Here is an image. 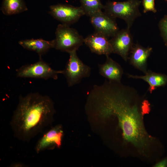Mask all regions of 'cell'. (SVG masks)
<instances>
[{"instance_id": "ba28073f", "label": "cell", "mask_w": 167, "mask_h": 167, "mask_svg": "<svg viewBox=\"0 0 167 167\" xmlns=\"http://www.w3.org/2000/svg\"><path fill=\"white\" fill-rule=\"evenodd\" d=\"M130 29L126 28L119 30L109 40L113 53L119 55L126 62L128 59V56L134 44Z\"/></svg>"}, {"instance_id": "7402d4cb", "label": "cell", "mask_w": 167, "mask_h": 167, "mask_svg": "<svg viewBox=\"0 0 167 167\" xmlns=\"http://www.w3.org/2000/svg\"><path fill=\"white\" fill-rule=\"evenodd\" d=\"M165 1H166L167 2V0H164Z\"/></svg>"}, {"instance_id": "52a82bcc", "label": "cell", "mask_w": 167, "mask_h": 167, "mask_svg": "<svg viewBox=\"0 0 167 167\" xmlns=\"http://www.w3.org/2000/svg\"><path fill=\"white\" fill-rule=\"evenodd\" d=\"M49 14L62 24L70 25L77 21L85 13L80 7L66 4H58L49 7Z\"/></svg>"}, {"instance_id": "7a4b0ae2", "label": "cell", "mask_w": 167, "mask_h": 167, "mask_svg": "<svg viewBox=\"0 0 167 167\" xmlns=\"http://www.w3.org/2000/svg\"><path fill=\"white\" fill-rule=\"evenodd\" d=\"M54 104L48 96L38 92L20 96L10 122L14 137L29 142L53 121Z\"/></svg>"}, {"instance_id": "277c9868", "label": "cell", "mask_w": 167, "mask_h": 167, "mask_svg": "<svg viewBox=\"0 0 167 167\" xmlns=\"http://www.w3.org/2000/svg\"><path fill=\"white\" fill-rule=\"evenodd\" d=\"M55 35L54 48L69 54L77 51L84 43V38L78 31L66 24L58 25Z\"/></svg>"}, {"instance_id": "5b68a950", "label": "cell", "mask_w": 167, "mask_h": 167, "mask_svg": "<svg viewBox=\"0 0 167 167\" xmlns=\"http://www.w3.org/2000/svg\"><path fill=\"white\" fill-rule=\"evenodd\" d=\"M63 70H55L44 61L41 57L36 62L21 66L16 70V75L18 77L33 78L45 80L58 79L59 74H63Z\"/></svg>"}, {"instance_id": "8992f818", "label": "cell", "mask_w": 167, "mask_h": 167, "mask_svg": "<svg viewBox=\"0 0 167 167\" xmlns=\"http://www.w3.org/2000/svg\"><path fill=\"white\" fill-rule=\"evenodd\" d=\"M69 58L63 70L69 87H72L80 82L84 78L90 76L91 68L84 64L78 57L76 51L69 53Z\"/></svg>"}, {"instance_id": "ffe728a7", "label": "cell", "mask_w": 167, "mask_h": 167, "mask_svg": "<svg viewBox=\"0 0 167 167\" xmlns=\"http://www.w3.org/2000/svg\"><path fill=\"white\" fill-rule=\"evenodd\" d=\"M153 166L154 167H167V156L157 161Z\"/></svg>"}, {"instance_id": "8fae6325", "label": "cell", "mask_w": 167, "mask_h": 167, "mask_svg": "<svg viewBox=\"0 0 167 167\" xmlns=\"http://www.w3.org/2000/svg\"><path fill=\"white\" fill-rule=\"evenodd\" d=\"M84 42L92 53L106 56L113 53L108 38L98 32H95L88 35L84 38Z\"/></svg>"}, {"instance_id": "4fadbf2b", "label": "cell", "mask_w": 167, "mask_h": 167, "mask_svg": "<svg viewBox=\"0 0 167 167\" xmlns=\"http://www.w3.org/2000/svg\"><path fill=\"white\" fill-rule=\"evenodd\" d=\"M105 62L98 64L99 74L110 81L121 82L123 71L121 66L117 62L106 56Z\"/></svg>"}, {"instance_id": "7c38bea8", "label": "cell", "mask_w": 167, "mask_h": 167, "mask_svg": "<svg viewBox=\"0 0 167 167\" xmlns=\"http://www.w3.org/2000/svg\"><path fill=\"white\" fill-rule=\"evenodd\" d=\"M152 49L150 47L145 48L138 43L134 44L128 57L130 64L145 74L148 71L147 60Z\"/></svg>"}, {"instance_id": "3957f363", "label": "cell", "mask_w": 167, "mask_h": 167, "mask_svg": "<svg viewBox=\"0 0 167 167\" xmlns=\"http://www.w3.org/2000/svg\"><path fill=\"white\" fill-rule=\"evenodd\" d=\"M141 3L139 0H128L120 2L110 1L104 6V12L112 17L124 20L127 28L130 29L135 19L141 15L139 7Z\"/></svg>"}, {"instance_id": "9a60e30c", "label": "cell", "mask_w": 167, "mask_h": 167, "mask_svg": "<svg viewBox=\"0 0 167 167\" xmlns=\"http://www.w3.org/2000/svg\"><path fill=\"white\" fill-rule=\"evenodd\" d=\"M129 78L142 79L149 85L148 91L152 92L157 88L164 86L167 83V76L165 74L156 73L150 70H148L144 75H133L128 74Z\"/></svg>"}, {"instance_id": "5bb4252c", "label": "cell", "mask_w": 167, "mask_h": 167, "mask_svg": "<svg viewBox=\"0 0 167 167\" xmlns=\"http://www.w3.org/2000/svg\"><path fill=\"white\" fill-rule=\"evenodd\" d=\"M19 44L25 49L36 52L39 57L54 47V40L48 41L41 39H28L21 40Z\"/></svg>"}, {"instance_id": "30bf717a", "label": "cell", "mask_w": 167, "mask_h": 167, "mask_svg": "<svg viewBox=\"0 0 167 167\" xmlns=\"http://www.w3.org/2000/svg\"><path fill=\"white\" fill-rule=\"evenodd\" d=\"M63 133L60 125L56 126L46 131L38 140L35 146L36 152L39 154L62 145Z\"/></svg>"}, {"instance_id": "6da1fadb", "label": "cell", "mask_w": 167, "mask_h": 167, "mask_svg": "<svg viewBox=\"0 0 167 167\" xmlns=\"http://www.w3.org/2000/svg\"><path fill=\"white\" fill-rule=\"evenodd\" d=\"M89 102L101 117L116 118L122 139L128 147V155L150 160L162 146L145 127L143 117L151 110L148 101L135 88L105 80L90 91Z\"/></svg>"}, {"instance_id": "2e32d148", "label": "cell", "mask_w": 167, "mask_h": 167, "mask_svg": "<svg viewBox=\"0 0 167 167\" xmlns=\"http://www.w3.org/2000/svg\"><path fill=\"white\" fill-rule=\"evenodd\" d=\"M28 9L24 0H3L1 8L2 13L6 15L19 14Z\"/></svg>"}, {"instance_id": "ac0fdd59", "label": "cell", "mask_w": 167, "mask_h": 167, "mask_svg": "<svg viewBox=\"0 0 167 167\" xmlns=\"http://www.w3.org/2000/svg\"><path fill=\"white\" fill-rule=\"evenodd\" d=\"M158 27L165 46H167V15L164 16L160 21Z\"/></svg>"}, {"instance_id": "44dd1931", "label": "cell", "mask_w": 167, "mask_h": 167, "mask_svg": "<svg viewBox=\"0 0 167 167\" xmlns=\"http://www.w3.org/2000/svg\"><path fill=\"white\" fill-rule=\"evenodd\" d=\"M11 166L13 167H17V166L19 167L20 166V167H22L24 166V165L21 163H14V164H12Z\"/></svg>"}, {"instance_id": "9c48e42d", "label": "cell", "mask_w": 167, "mask_h": 167, "mask_svg": "<svg viewBox=\"0 0 167 167\" xmlns=\"http://www.w3.org/2000/svg\"><path fill=\"white\" fill-rule=\"evenodd\" d=\"M90 21L96 32L107 38L113 36L119 30L115 19L104 12H99L90 16Z\"/></svg>"}, {"instance_id": "e0dca14e", "label": "cell", "mask_w": 167, "mask_h": 167, "mask_svg": "<svg viewBox=\"0 0 167 167\" xmlns=\"http://www.w3.org/2000/svg\"><path fill=\"white\" fill-rule=\"evenodd\" d=\"M80 2L85 15L90 17L102 11L104 7L101 0H80Z\"/></svg>"}, {"instance_id": "d6986e66", "label": "cell", "mask_w": 167, "mask_h": 167, "mask_svg": "<svg viewBox=\"0 0 167 167\" xmlns=\"http://www.w3.org/2000/svg\"><path fill=\"white\" fill-rule=\"evenodd\" d=\"M142 4L143 8V12L146 13L152 12L155 13L157 11L155 8L154 0H142Z\"/></svg>"}]
</instances>
